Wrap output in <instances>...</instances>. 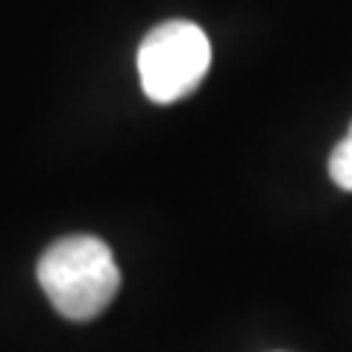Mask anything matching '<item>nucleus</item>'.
Masks as SVG:
<instances>
[{"label":"nucleus","instance_id":"f257e3e1","mask_svg":"<svg viewBox=\"0 0 352 352\" xmlns=\"http://www.w3.org/2000/svg\"><path fill=\"white\" fill-rule=\"evenodd\" d=\"M36 279L50 305L74 323L103 314L120 288L118 261L97 235H65L53 241L36 264Z\"/></svg>","mask_w":352,"mask_h":352},{"label":"nucleus","instance_id":"f03ea898","mask_svg":"<svg viewBox=\"0 0 352 352\" xmlns=\"http://www.w3.org/2000/svg\"><path fill=\"white\" fill-rule=\"evenodd\" d=\"M212 65V44L194 21L173 18L153 27L138 47V80L147 100L170 106L194 94Z\"/></svg>","mask_w":352,"mask_h":352},{"label":"nucleus","instance_id":"7ed1b4c3","mask_svg":"<svg viewBox=\"0 0 352 352\" xmlns=\"http://www.w3.org/2000/svg\"><path fill=\"white\" fill-rule=\"evenodd\" d=\"M329 176L338 188L352 191V124L346 129V135L338 141L332 156H329Z\"/></svg>","mask_w":352,"mask_h":352}]
</instances>
